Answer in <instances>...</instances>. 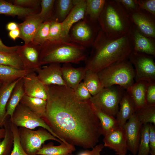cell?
Segmentation results:
<instances>
[{
    "label": "cell",
    "mask_w": 155,
    "mask_h": 155,
    "mask_svg": "<svg viewBox=\"0 0 155 155\" xmlns=\"http://www.w3.org/2000/svg\"><path fill=\"white\" fill-rule=\"evenodd\" d=\"M48 86L46 110L42 119L63 142L93 148L102 134L90 100H80L67 86Z\"/></svg>",
    "instance_id": "1"
},
{
    "label": "cell",
    "mask_w": 155,
    "mask_h": 155,
    "mask_svg": "<svg viewBox=\"0 0 155 155\" xmlns=\"http://www.w3.org/2000/svg\"><path fill=\"white\" fill-rule=\"evenodd\" d=\"M91 47L84 67L86 70L96 73L114 63L128 59L133 50L131 34L111 39L100 28Z\"/></svg>",
    "instance_id": "2"
},
{
    "label": "cell",
    "mask_w": 155,
    "mask_h": 155,
    "mask_svg": "<svg viewBox=\"0 0 155 155\" xmlns=\"http://www.w3.org/2000/svg\"><path fill=\"white\" fill-rule=\"evenodd\" d=\"M98 22L100 29L111 39L131 34L133 27L129 12L118 0H106Z\"/></svg>",
    "instance_id": "3"
},
{
    "label": "cell",
    "mask_w": 155,
    "mask_h": 155,
    "mask_svg": "<svg viewBox=\"0 0 155 155\" xmlns=\"http://www.w3.org/2000/svg\"><path fill=\"white\" fill-rule=\"evenodd\" d=\"M40 49L41 66L53 63L78 64L88 57L87 48L70 41H46Z\"/></svg>",
    "instance_id": "4"
},
{
    "label": "cell",
    "mask_w": 155,
    "mask_h": 155,
    "mask_svg": "<svg viewBox=\"0 0 155 155\" xmlns=\"http://www.w3.org/2000/svg\"><path fill=\"white\" fill-rule=\"evenodd\" d=\"M97 73L104 88L118 85L128 90L134 83V69L128 59L114 63Z\"/></svg>",
    "instance_id": "5"
},
{
    "label": "cell",
    "mask_w": 155,
    "mask_h": 155,
    "mask_svg": "<svg viewBox=\"0 0 155 155\" xmlns=\"http://www.w3.org/2000/svg\"><path fill=\"white\" fill-rule=\"evenodd\" d=\"M18 134L21 146L28 155H37L38 151L47 140L63 143L42 127L34 130L20 127L18 128Z\"/></svg>",
    "instance_id": "6"
},
{
    "label": "cell",
    "mask_w": 155,
    "mask_h": 155,
    "mask_svg": "<svg viewBox=\"0 0 155 155\" xmlns=\"http://www.w3.org/2000/svg\"><path fill=\"white\" fill-rule=\"evenodd\" d=\"M125 90L118 85L104 88L90 100L102 111L114 117L118 112L120 102Z\"/></svg>",
    "instance_id": "7"
},
{
    "label": "cell",
    "mask_w": 155,
    "mask_h": 155,
    "mask_svg": "<svg viewBox=\"0 0 155 155\" xmlns=\"http://www.w3.org/2000/svg\"><path fill=\"white\" fill-rule=\"evenodd\" d=\"M100 28L98 21L85 16L71 27L69 34L70 40L86 48L91 47Z\"/></svg>",
    "instance_id": "8"
},
{
    "label": "cell",
    "mask_w": 155,
    "mask_h": 155,
    "mask_svg": "<svg viewBox=\"0 0 155 155\" xmlns=\"http://www.w3.org/2000/svg\"><path fill=\"white\" fill-rule=\"evenodd\" d=\"M9 119L12 123L18 127L31 129L39 127L43 128L60 140L41 118L20 103L16 107Z\"/></svg>",
    "instance_id": "9"
},
{
    "label": "cell",
    "mask_w": 155,
    "mask_h": 155,
    "mask_svg": "<svg viewBox=\"0 0 155 155\" xmlns=\"http://www.w3.org/2000/svg\"><path fill=\"white\" fill-rule=\"evenodd\" d=\"M153 56L133 51L128 59L133 65L135 82L155 81V63Z\"/></svg>",
    "instance_id": "10"
},
{
    "label": "cell",
    "mask_w": 155,
    "mask_h": 155,
    "mask_svg": "<svg viewBox=\"0 0 155 155\" xmlns=\"http://www.w3.org/2000/svg\"><path fill=\"white\" fill-rule=\"evenodd\" d=\"M133 24L141 33L155 38V16L146 11L139 9L129 13Z\"/></svg>",
    "instance_id": "11"
},
{
    "label": "cell",
    "mask_w": 155,
    "mask_h": 155,
    "mask_svg": "<svg viewBox=\"0 0 155 155\" xmlns=\"http://www.w3.org/2000/svg\"><path fill=\"white\" fill-rule=\"evenodd\" d=\"M143 125L138 120L135 113L127 120L124 126L128 150L133 155L137 153Z\"/></svg>",
    "instance_id": "12"
},
{
    "label": "cell",
    "mask_w": 155,
    "mask_h": 155,
    "mask_svg": "<svg viewBox=\"0 0 155 155\" xmlns=\"http://www.w3.org/2000/svg\"><path fill=\"white\" fill-rule=\"evenodd\" d=\"M39 79L45 85L66 86L62 77L60 63H51L36 69Z\"/></svg>",
    "instance_id": "13"
},
{
    "label": "cell",
    "mask_w": 155,
    "mask_h": 155,
    "mask_svg": "<svg viewBox=\"0 0 155 155\" xmlns=\"http://www.w3.org/2000/svg\"><path fill=\"white\" fill-rule=\"evenodd\" d=\"M23 79L26 95L46 101L48 97V86L39 79L34 71L28 73Z\"/></svg>",
    "instance_id": "14"
},
{
    "label": "cell",
    "mask_w": 155,
    "mask_h": 155,
    "mask_svg": "<svg viewBox=\"0 0 155 155\" xmlns=\"http://www.w3.org/2000/svg\"><path fill=\"white\" fill-rule=\"evenodd\" d=\"M17 53L23 64L24 69L34 70L41 67L40 62V46L30 42L19 46Z\"/></svg>",
    "instance_id": "15"
},
{
    "label": "cell",
    "mask_w": 155,
    "mask_h": 155,
    "mask_svg": "<svg viewBox=\"0 0 155 155\" xmlns=\"http://www.w3.org/2000/svg\"><path fill=\"white\" fill-rule=\"evenodd\" d=\"M104 146L113 150L118 155H126L128 150L127 140L123 127L119 126L104 136Z\"/></svg>",
    "instance_id": "16"
},
{
    "label": "cell",
    "mask_w": 155,
    "mask_h": 155,
    "mask_svg": "<svg viewBox=\"0 0 155 155\" xmlns=\"http://www.w3.org/2000/svg\"><path fill=\"white\" fill-rule=\"evenodd\" d=\"M86 8V0H75L73 8L61 23L63 35L67 40L70 41L69 34L72 26L85 18Z\"/></svg>",
    "instance_id": "17"
},
{
    "label": "cell",
    "mask_w": 155,
    "mask_h": 155,
    "mask_svg": "<svg viewBox=\"0 0 155 155\" xmlns=\"http://www.w3.org/2000/svg\"><path fill=\"white\" fill-rule=\"evenodd\" d=\"M133 51L155 56V39L141 33L133 25L131 32Z\"/></svg>",
    "instance_id": "18"
},
{
    "label": "cell",
    "mask_w": 155,
    "mask_h": 155,
    "mask_svg": "<svg viewBox=\"0 0 155 155\" xmlns=\"http://www.w3.org/2000/svg\"><path fill=\"white\" fill-rule=\"evenodd\" d=\"M38 13L28 17L23 22L18 24L20 38L24 42V44L31 42L40 26L43 22Z\"/></svg>",
    "instance_id": "19"
},
{
    "label": "cell",
    "mask_w": 155,
    "mask_h": 155,
    "mask_svg": "<svg viewBox=\"0 0 155 155\" xmlns=\"http://www.w3.org/2000/svg\"><path fill=\"white\" fill-rule=\"evenodd\" d=\"M62 77L67 86L74 91L83 80L86 70L84 67L75 68L71 63H63L61 66Z\"/></svg>",
    "instance_id": "20"
},
{
    "label": "cell",
    "mask_w": 155,
    "mask_h": 155,
    "mask_svg": "<svg viewBox=\"0 0 155 155\" xmlns=\"http://www.w3.org/2000/svg\"><path fill=\"white\" fill-rule=\"evenodd\" d=\"M116 119L119 126L123 127L127 120L135 113L137 108L129 90H126L120 101Z\"/></svg>",
    "instance_id": "21"
},
{
    "label": "cell",
    "mask_w": 155,
    "mask_h": 155,
    "mask_svg": "<svg viewBox=\"0 0 155 155\" xmlns=\"http://www.w3.org/2000/svg\"><path fill=\"white\" fill-rule=\"evenodd\" d=\"M39 8H28L16 5L9 1L0 0V14L12 17L17 16L24 19L28 17L40 12Z\"/></svg>",
    "instance_id": "22"
},
{
    "label": "cell",
    "mask_w": 155,
    "mask_h": 155,
    "mask_svg": "<svg viewBox=\"0 0 155 155\" xmlns=\"http://www.w3.org/2000/svg\"><path fill=\"white\" fill-rule=\"evenodd\" d=\"M20 78L11 82L3 84L0 89V127L2 128L6 120L7 103L14 88Z\"/></svg>",
    "instance_id": "23"
},
{
    "label": "cell",
    "mask_w": 155,
    "mask_h": 155,
    "mask_svg": "<svg viewBox=\"0 0 155 155\" xmlns=\"http://www.w3.org/2000/svg\"><path fill=\"white\" fill-rule=\"evenodd\" d=\"M75 150V146L64 143L58 146L51 142L43 144L37 153V155H67Z\"/></svg>",
    "instance_id": "24"
},
{
    "label": "cell",
    "mask_w": 155,
    "mask_h": 155,
    "mask_svg": "<svg viewBox=\"0 0 155 155\" xmlns=\"http://www.w3.org/2000/svg\"><path fill=\"white\" fill-rule=\"evenodd\" d=\"M148 82L139 81L135 82L129 90L137 109L146 106V92Z\"/></svg>",
    "instance_id": "25"
},
{
    "label": "cell",
    "mask_w": 155,
    "mask_h": 155,
    "mask_svg": "<svg viewBox=\"0 0 155 155\" xmlns=\"http://www.w3.org/2000/svg\"><path fill=\"white\" fill-rule=\"evenodd\" d=\"M23 78L19 79L12 90L6 106V118L11 117L16 107L25 95Z\"/></svg>",
    "instance_id": "26"
},
{
    "label": "cell",
    "mask_w": 155,
    "mask_h": 155,
    "mask_svg": "<svg viewBox=\"0 0 155 155\" xmlns=\"http://www.w3.org/2000/svg\"><path fill=\"white\" fill-rule=\"evenodd\" d=\"M75 4V0H55L51 20L62 23L70 12Z\"/></svg>",
    "instance_id": "27"
},
{
    "label": "cell",
    "mask_w": 155,
    "mask_h": 155,
    "mask_svg": "<svg viewBox=\"0 0 155 155\" xmlns=\"http://www.w3.org/2000/svg\"><path fill=\"white\" fill-rule=\"evenodd\" d=\"M33 70H20L0 65V82L2 84L11 82L23 77Z\"/></svg>",
    "instance_id": "28"
},
{
    "label": "cell",
    "mask_w": 155,
    "mask_h": 155,
    "mask_svg": "<svg viewBox=\"0 0 155 155\" xmlns=\"http://www.w3.org/2000/svg\"><path fill=\"white\" fill-rule=\"evenodd\" d=\"M93 104L95 113L100 123L102 135L104 136L119 126L117 120L114 117L104 113Z\"/></svg>",
    "instance_id": "29"
},
{
    "label": "cell",
    "mask_w": 155,
    "mask_h": 155,
    "mask_svg": "<svg viewBox=\"0 0 155 155\" xmlns=\"http://www.w3.org/2000/svg\"><path fill=\"white\" fill-rule=\"evenodd\" d=\"M20 103L24 105L38 116L42 118L45 114L46 101L42 99L30 97L25 94Z\"/></svg>",
    "instance_id": "30"
},
{
    "label": "cell",
    "mask_w": 155,
    "mask_h": 155,
    "mask_svg": "<svg viewBox=\"0 0 155 155\" xmlns=\"http://www.w3.org/2000/svg\"><path fill=\"white\" fill-rule=\"evenodd\" d=\"M9 117H7L3 126L5 133L3 140L0 142V155H10L13 146L14 136Z\"/></svg>",
    "instance_id": "31"
},
{
    "label": "cell",
    "mask_w": 155,
    "mask_h": 155,
    "mask_svg": "<svg viewBox=\"0 0 155 155\" xmlns=\"http://www.w3.org/2000/svg\"><path fill=\"white\" fill-rule=\"evenodd\" d=\"M83 80V82L92 96L97 94L104 88L97 73L86 70Z\"/></svg>",
    "instance_id": "32"
},
{
    "label": "cell",
    "mask_w": 155,
    "mask_h": 155,
    "mask_svg": "<svg viewBox=\"0 0 155 155\" xmlns=\"http://www.w3.org/2000/svg\"><path fill=\"white\" fill-rule=\"evenodd\" d=\"M105 1V0H86V16L92 21H98Z\"/></svg>",
    "instance_id": "33"
},
{
    "label": "cell",
    "mask_w": 155,
    "mask_h": 155,
    "mask_svg": "<svg viewBox=\"0 0 155 155\" xmlns=\"http://www.w3.org/2000/svg\"><path fill=\"white\" fill-rule=\"evenodd\" d=\"M0 65L9 66L18 69H24L22 62L17 52H0Z\"/></svg>",
    "instance_id": "34"
},
{
    "label": "cell",
    "mask_w": 155,
    "mask_h": 155,
    "mask_svg": "<svg viewBox=\"0 0 155 155\" xmlns=\"http://www.w3.org/2000/svg\"><path fill=\"white\" fill-rule=\"evenodd\" d=\"M135 114L142 124L151 123L155 125V105L146 106L136 109Z\"/></svg>",
    "instance_id": "35"
},
{
    "label": "cell",
    "mask_w": 155,
    "mask_h": 155,
    "mask_svg": "<svg viewBox=\"0 0 155 155\" xmlns=\"http://www.w3.org/2000/svg\"><path fill=\"white\" fill-rule=\"evenodd\" d=\"M51 20H46L41 24L31 43L40 46L48 40Z\"/></svg>",
    "instance_id": "36"
},
{
    "label": "cell",
    "mask_w": 155,
    "mask_h": 155,
    "mask_svg": "<svg viewBox=\"0 0 155 155\" xmlns=\"http://www.w3.org/2000/svg\"><path fill=\"white\" fill-rule=\"evenodd\" d=\"M149 123L143 124L142 127L137 155L150 154L149 135Z\"/></svg>",
    "instance_id": "37"
},
{
    "label": "cell",
    "mask_w": 155,
    "mask_h": 155,
    "mask_svg": "<svg viewBox=\"0 0 155 155\" xmlns=\"http://www.w3.org/2000/svg\"><path fill=\"white\" fill-rule=\"evenodd\" d=\"M61 40L70 41L63 36L61 23L51 20L49 38L46 41L53 42Z\"/></svg>",
    "instance_id": "38"
},
{
    "label": "cell",
    "mask_w": 155,
    "mask_h": 155,
    "mask_svg": "<svg viewBox=\"0 0 155 155\" xmlns=\"http://www.w3.org/2000/svg\"><path fill=\"white\" fill-rule=\"evenodd\" d=\"M55 1V0H41L40 3L41 9L38 14L43 22L51 19Z\"/></svg>",
    "instance_id": "39"
},
{
    "label": "cell",
    "mask_w": 155,
    "mask_h": 155,
    "mask_svg": "<svg viewBox=\"0 0 155 155\" xmlns=\"http://www.w3.org/2000/svg\"><path fill=\"white\" fill-rule=\"evenodd\" d=\"M11 126L14 136L13 149L10 155H28L23 150L20 143L18 134V127L11 122Z\"/></svg>",
    "instance_id": "40"
},
{
    "label": "cell",
    "mask_w": 155,
    "mask_h": 155,
    "mask_svg": "<svg viewBox=\"0 0 155 155\" xmlns=\"http://www.w3.org/2000/svg\"><path fill=\"white\" fill-rule=\"evenodd\" d=\"M146 101L147 106L155 105V81L148 82L146 92Z\"/></svg>",
    "instance_id": "41"
},
{
    "label": "cell",
    "mask_w": 155,
    "mask_h": 155,
    "mask_svg": "<svg viewBox=\"0 0 155 155\" xmlns=\"http://www.w3.org/2000/svg\"><path fill=\"white\" fill-rule=\"evenodd\" d=\"M41 0H13L10 2L13 4L23 8H39Z\"/></svg>",
    "instance_id": "42"
},
{
    "label": "cell",
    "mask_w": 155,
    "mask_h": 155,
    "mask_svg": "<svg viewBox=\"0 0 155 155\" xmlns=\"http://www.w3.org/2000/svg\"><path fill=\"white\" fill-rule=\"evenodd\" d=\"M74 91L77 97L81 100H89L92 97L83 82L80 83Z\"/></svg>",
    "instance_id": "43"
},
{
    "label": "cell",
    "mask_w": 155,
    "mask_h": 155,
    "mask_svg": "<svg viewBox=\"0 0 155 155\" xmlns=\"http://www.w3.org/2000/svg\"><path fill=\"white\" fill-rule=\"evenodd\" d=\"M139 9L150 13L155 16V0H137Z\"/></svg>",
    "instance_id": "44"
},
{
    "label": "cell",
    "mask_w": 155,
    "mask_h": 155,
    "mask_svg": "<svg viewBox=\"0 0 155 155\" xmlns=\"http://www.w3.org/2000/svg\"><path fill=\"white\" fill-rule=\"evenodd\" d=\"M149 135L150 154L155 155V127L152 124L149 123Z\"/></svg>",
    "instance_id": "45"
},
{
    "label": "cell",
    "mask_w": 155,
    "mask_h": 155,
    "mask_svg": "<svg viewBox=\"0 0 155 155\" xmlns=\"http://www.w3.org/2000/svg\"><path fill=\"white\" fill-rule=\"evenodd\" d=\"M118 1L129 13L139 9L137 0H118Z\"/></svg>",
    "instance_id": "46"
},
{
    "label": "cell",
    "mask_w": 155,
    "mask_h": 155,
    "mask_svg": "<svg viewBox=\"0 0 155 155\" xmlns=\"http://www.w3.org/2000/svg\"><path fill=\"white\" fill-rule=\"evenodd\" d=\"M19 46L18 45L11 46H7L0 38V52L10 53L17 52Z\"/></svg>",
    "instance_id": "47"
},
{
    "label": "cell",
    "mask_w": 155,
    "mask_h": 155,
    "mask_svg": "<svg viewBox=\"0 0 155 155\" xmlns=\"http://www.w3.org/2000/svg\"><path fill=\"white\" fill-rule=\"evenodd\" d=\"M104 147L102 144L96 145L90 151L91 155H101L100 152Z\"/></svg>",
    "instance_id": "48"
},
{
    "label": "cell",
    "mask_w": 155,
    "mask_h": 155,
    "mask_svg": "<svg viewBox=\"0 0 155 155\" xmlns=\"http://www.w3.org/2000/svg\"><path fill=\"white\" fill-rule=\"evenodd\" d=\"M8 36L13 40H16L17 38H20V32L19 28L9 31Z\"/></svg>",
    "instance_id": "49"
},
{
    "label": "cell",
    "mask_w": 155,
    "mask_h": 155,
    "mask_svg": "<svg viewBox=\"0 0 155 155\" xmlns=\"http://www.w3.org/2000/svg\"><path fill=\"white\" fill-rule=\"evenodd\" d=\"M18 28V24L14 22H10L6 25V29L9 31Z\"/></svg>",
    "instance_id": "50"
},
{
    "label": "cell",
    "mask_w": 155,
    "mask_h": 155,
    "mask_svg": "<svg viewBox=\"0 0 155 155\" xmlns=\"http://www.w3.org/2000/svg\"><path fill=\"white\" fill-rule=\"evenodd\" d=\"M5 131L4 128L0 127V140L3 139L5 135Z\"/></svg>",
    "instance_id": "51"
},
{
    "label": "cell",
    "mask_w": 155,
    "mask_h": 155,
    "mask_svg": "<svg viewBox=\"0 0 155 155\" xmlns=\"http://www.w3.org/2000/svg\"><path fill=\"white\" fill-rule=\"evenodd\" d=\"M78 155H91L90 150H85L80 152Z\"/></svg>",
    "instance_id": "52"
},
{
    "label": "cell",
    "mask_w": 155,
    "mask_h": 155,
    "mask_svg": "<svg viewBox=\"0 0 155 155\" xmlns=\"http://www.w3.org/2000/svg\"><path fill=\"white\" fill-rule=\"evenodd\" d=\"M2 84L0 82V89L2 85Z\"/></svg>",
    "instance_id": "53"
},
{
    "label": "cell",
    "mask_w": 155,
    "mask_h": 155,
    "mask_svg": "<svg viewBox=\"0 0 155 155\" xmlns=\"http://www.w3.org/2000/svg\"><path fill=\"white\" fill-rule=\"evenodd\" d=\"M67 155H75L73 154H72V153H71V154H67Z\"/></svg>",
    "instance_id": "54"
},
{
    "label": "cell",
    "mask_w": 155,
    "mask_h": 155,
    "mask_svg": "<svg viewBox=\"0 0 155 155\" xmlns=\"http://www.w3.org/2000/svg\"><path fill=\"white\" fill-rule=\"evenodd\" d=\"M129 155H130V154H129Z\"/></svg>",
    "instance_id": "55"
}]
</instances>
